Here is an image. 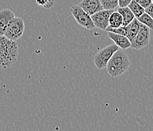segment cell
Wrapping results in <instances>:
<instances>
[{
    "instance_id": "cell-18",
    "label": "cell",
    "mask_w": 153,
    "mask_h": 131,
    "mask_svg": "<svg viewBox=\"0 0 153 131\" xmlns=\"http://www.w3.org/2000/svg\"><path fill=\"white\" fill-rule=\"evenodd\" d=\"M136 1H137L141 6L143 7L144 8H147V7L149 6V5L152 3V0H136Z\"/></svg>"
},
{
    "instance_id": "cell-10",
    "label": "cell",
    "mask_w": 153,
    "mask_h": 131,
    "mask_svg": "<svg viewBox=\"0 0 153 131\" xmlns=\"http://www.w3.org/2000/svg\"><path fill=\"white\" fill-rule=\"evenodd\" d=\"M108 36L110 39H112L114 44L117 45L120 49H122L124 50V49L130 48V46H131V42L129 40V39L126 36L114 33L112 32H108Z\"/></svg>"
},
{
    "instance_id": "cell-8",
    "label": "cell",
    "mask_w": 153,
    "mask_h": 131,
    "mask_svg": "<svg viewBox=\"0 0 153 131\" xmlns=\"http://www.w3.org/2000/svg\"><path fill=\"white\" fill-rule=\"evenodd\" d=\"M78 5L90 16L103 9L100 0H82Z\"/></svg>"
},
{
    "instance_id": "cell-13",
    "label": "cell",
    "mask_w": 153,
    "mask_h": 131,
    "mask_svg": "<svg viewBox=\"0 0 153 131\" xmlns=\"http://www.w3.org/2000/svg\"><path fill=\"white\" fill-rule=\"evenodd\" d=\"M123 25V18L118 11H113L109 18V25L110 28H119Z\"/></svg>"
},
{
    "instance_id": "cell-14",
    "label": "cell",
    "mask_w": 153,
    "mask_h": 131,
    "mask_svg": "<svg viewBox=\"0 0 153 131\" xmlns=\"http://www.w3.org/2000/svg\"><path fill=\"white\" fill-rule=\"evenodd\" d=\"M129 8L134 13L135 18H139L145 12V8L140 5L136 0H132L128 5Z\"/></svg>"
},
{
    "instance_id": "cell-4",
    "label": "cell",
    "mask_w": 153,
    "mask_h": 131,
    "mask_svg": "<svg viewBox=\"0 0 153 131\" xmlns=\"http://www.w3.org/2000/svg\"><path fill=\"white\" fill-rule=\"evenodd\" d=\"M119 49V47L115 44H111L105 47L102 49L97 52L94 56V64L99 70L104 69L107 66L109 59L113 54Z\"/></svg>"
},
{
    "instance_id": "cell-17",
    "label": "cell",
    "mask_w": 153,
    "mask_h": 131,
    "mask_svg": "<svg viewBox=\"0 0 153 131\" xmlns=\"http://www.w3.org/2000/svg\"><path fill=\"white\" fill-rule=\"evenodd\" d=\"M105 31L107 32H112L114 33L121 34V35H124L127 36V29H126V27L124 26L119 27V28H110V27H108L105 29Z\"/></svg>"
},
{
    "instance_id": "cell-7",
    "label": "cell",
    "mask_w": 153,
    "mask_h": 131,
    "mask_svg": "<svg viewBox=\"0 0 153 131\" xmlns=\"http://www.w3.org/2000/svg\"><path fill=\"white\" fill-rule=\"evenodd\" d=\"M114 10L102 9L100 11H97L95 14L91 15V18L93 21L95 27L99 29L105 31L106 28L109 25V18Z\"/></svg>"
},
{
    "instance_id": "cell-11",
    "label": "cell",
    "mask_w": 153,
    "mask_h": 131,
    "mask_svg": "<svg viewBox=\"0 0 153 131\" xmlns=\"http://www.w3.org/2000/svg\"><path fill=\"white\" fill-rule=\"evenodd\" d=\"M140 28H141V23L138 21L137 18H134L128 25L126 26L127 29V37L128 38L129 40L132 42L136 36L140 31Z\"/></svg>"
},
{
    "instance_id": "cell-20",
    "label": "cell",
    "mask_w": 153,
    "mask_h": 131,
    "mask_svg": "<svg viewBox=\"0 0 153 131\" xmlns=\"http://www.w3.org/2000/svg\"><path fill=\"white\" fill-rule=\"evenodd\" d=\"M145 12L153 18V3H152L149 6L145 8Z\"/></svg>"
},
{
    "instance_id": "cell-16",
    "label": "cell",
    "mask_w": 153,
    "mask_h": 131,
    "mask_svg": "<svg viewBox=\"0 0 153 131\" xmlns=\"http://www.w3.org/2000/svg\"><path fill=\"white\" fill-rule=\"evenodd\" d=\"M103 9L114 10L118 5V0H100Z\"/></svg>"
},
{
    "instance_id": "cell-9",
    "label": "cell",
    "mask_w": 153,
    "mask_h": 131,
    "mask_svg": "<svg viewBox=\"0 0 153 131\" xmlns=\"http://www.w3.org/2000/svg\"><path fill=\"white\" fill-rule=\"evenodd\" d=\"M15 17V13L12 10L2 9L0 11V35H4L7 26Z\"/></svg>"
},
{
    "instance_id": "cell-22",
    "label": "cell",
    "mask_w": 153,
    "mask_h": 131,
    "mask_svg": "<svg viewBox=\"0 0 153 131\" xmlns=\"http://www.w3.org/2000/svg\"><path fill=\"white\" fill-rule=\"evenodd\" d=\"M36 2L38 5L43 7L45 5V4L46 3V2H47V0H36Z\"/></svg>"
},
{
    "instance_id": "cell-19",
    "label": "cell",
    "mask_w": 153,
    "mask_h": 131,
    "mask_svg": "<svg viewBox=\"0 0 153 131\" xmlns=\"http://www.w3.org/2000/svg\"><path fill=\"white\" fill-rule=\"evenodd\" d=\"M132 0H118L119 7H127Z\"/></svg>"
},
{
    "instance_id": "cell-12",
    "label": "cell",
    "mask_w": 153,
    "mask_h": 131,
    "mask_svg": "<svg viewBox=\"0 0 153 131\" xmlns=\"http://www.w3.org/2000/svg\"><path fill=\"white\" fill-rule=\"evenodd\" d=\"M117 11L121 13L123 18V25L122 26L126 27L135 18L134 13H133L131 10L129 8L128 6L127 7H119Z\"/></svg>"
},
{
    "instance_id": "cell-15",
    "label": "cell",
    "mask_w": 153,
    "mask_h": 131,
    "mask_svg": "<svg viewBox=\"0 0 153 131\" xmlns=\"http://www.w3.org/2000/svg\"><path fill=\"white\" fill-rule=\"evenodd\" d=\"M137 19L141 24L147 26L150 30H153V18L147 13L144 12L141 16L137 18Z\"/></svg>"
},
{
    "instance_id": "cell-23",
    "label": "cell",
    "mask_w": 153,
    "mask_h": 131,
    "mask_svg": "<svg viewBox=\"0 0 153 131\" xmlns=\"http://www.w3.org/2000/svg\"><path fill=\"white\" fill-rule=\"evenodd\" d=\"M152 3H153V0H152Z\"/></svg>"
},
{
    "instance_id": "cell-5",
    "label": "cell",
    "mask_w": 153,
    "mask_h": 131,
    "mask_svg": "<svg viewBox=\"0 0 153 131\" xmlns=\"http://www.w3.org/2000/svg\"><path fill=\"white\" fill-rule=\"evenodd\" d=\"M71 12L78 25L87 30H93L95 25L91 16L81 8L79 5H74L71 8Z\"/></svg>"
},
{
    "instance_id": "cell-6",
    "label": "cell",
    "mask_w": 153,
    "mask_h": 131,
    "mask_svg": "<svg viewBox=\"0 0 153 131\" xmlns=\"http://www.w3.org/2000/svg\"><path fill=\"white\" fill-rule=\"evenodd\" d=\"M150 40V29L146 25L141 24L140 31L131 42V48L134 49H143L149 45Z\"/></svg>"
},
{
    "instance_id": "cell-3",
    "label": "cell",
    "mask_w": 153,
    "mask_h": 131,
    "mask_svg": "<svg viewBox=\"0 0 153 131\" xmlns=\"http://www.w3.org/2000/svg\"><path fill=\"white\" fill-rule=\"evenodd\" d=\"M25 21L21 18L15 17L10 21L5 29L4 36L11 40L17 41L22 36L25 32Z\"/></svg>"
},
{
    "instance_id": "cell-2",
    "label": "cell",
    "mask_w": 153,
    "mask_h": 131,
    "mask_svg": "<svg viewBox=\"0 0 153 131\" xmlns=\"http://www.w3.org/2000/svg\"><path fill=\"white\" fill-rule=\"evenodd\" d=\"M130 66V61L124 49L119 48L114 54L106 66L107 72L111 77H117L124 74Z\"/></svg>"
},
{
    "instance_id": "cell-21",
    "label": "cell",
    "mask_w": 153,
    "mask_h": 131,
    "mask_svg": "<svg viewBox=\"0 0 153 131\" xmlns=\"http://www.w3.org/2000/svg\"><path fill=\"white\" fill-rule=\"evenodd\" d=\"M56 0H47V2H46V3L45 4L43 8H52V7L54 5V4H55V2H56Z\"/></svg>"
},
{
    "instance_id": "cell-1",
    "label": "cell",
    "mask_w": 153,
    "mask_h": 131,
    "mask_svg": "<svg viewBox=\"0 0 153 131\" xmlns=\"http://www.w3.org/2000/svg\"><path fill=\"white\" fill-rule=\"evenodd\" d=\"M18 44L4 35H0V68L12 67L18 60Z\"/></svg>"
}]
</instances>
